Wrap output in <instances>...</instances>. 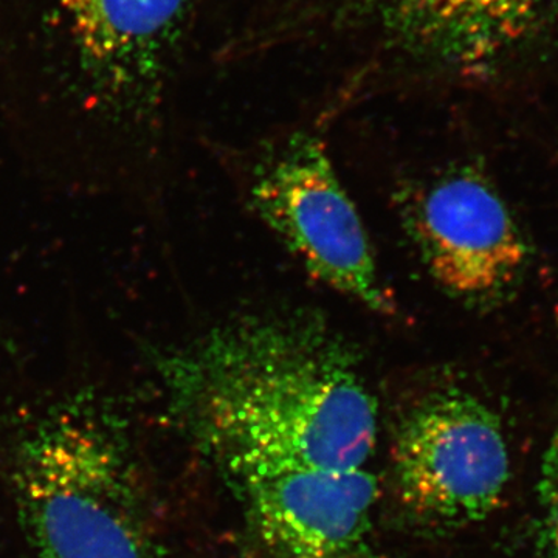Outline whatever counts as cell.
<instances>
[{
  "mask_svg": "<svg viewBox=\"0 0 558 558\" xmlns=\"http://www.w3.org/2000/svg\"><path fill=\"white\" fill-rule=\"evenodd\" d=\"M140 349L171 413L233 469H365L376 449V400L357 354L318 319L247 315Z\"/></svg>",
  "mask_w": 558,
  "mask_h": 558,
  "instance_id": "1",
  "label": "cell"
},
{
  "mask_svg": "<svg viewBox=\"0 0 558 558\" xmlns=\"http://www.w3.org/2000/svg\"><path fill=\"white\" fill-rule=\"evenodd\" d=\"M201 0H0V70L47 112L137 143L156 130Z\"/></svg>",
  "mask_w": 558,
  "mask_h": 558,
  "instance_id": "2",
  "label": "cell"
},
{
  "mask_svg": "<svg viewBox=\"0 0 558 558\" xmlns=\"http://www.w3.org/2000/svg\"><path fill=\"white\" fill-rule=\"evenodd\" d=\"M0 348L5 349V351L13 352V354H16L17 352V348L14 347V343L10 340V337H7V333L2 332V329H0Z\"/></svg>",
  "mask_w": 558,
  "mask_h": 558,
  "instance_id": "11",
  "label": "cell"
},
{
  "mask_svg": "<svg viewBox=\"0 0 558 558\" xmlns=\"http://www.w3.org/2000/svg\"><path fill=\"white\" fill-rule=\"evenodd\" d=\"M328 558H388L384 554L377 553V550L371 549L366 543H360L354 548L343 550V553L336 554Z\"/></svg>",
  "mask_w": 558,
  "mask_h": 558,
  "instance_id": "10",
  "label": "cell"
},
{
  "mask_svg": "<svg viewBox=\"0 0 558 558\" xmlns=\"http://www.w3.org/2000/svg\"><path fill=\"white\" fill-rule=\"evenodd\" d=\"M250 513L279 558H328L365 543L377 483L365 469L241 465Z\"/></svg>",
  "mask_w": 558,
  "mask_h": 558,
  "instance_id": "7",
  "label": "cell"
},
{
  "mask_svg": "<svg viewBox=\"0 0 558 558\" xmlns=\"http://www.w3.org/2000/svg\"><path fill=\"white\" fill-rule=\"evenodd\" d=\"M400 499L422 519L462 526L486 519L508 486L497 414L465 389H436L400 421L392 446Z\"/></svg>",
  "mask_w": 558,
  "mask_h": 558,
  "instance_id": "5",
  "label": "cell"
},
{
  "mask_svg": "<svg viewBox=\"0 0 558 558\" xmlns=\"http://www.w3.org/2000/svg\"><path fill=\"white\" fill-rule=\"evenodd\" d=\"M550 0H363L384 38L444 68H475L534 31Z\"/></svg>",
  "mask_w": 558,
  "mask_h": 558,
  "instance_id": "8",
  "label": "cell"
},
{
  "mask_svg": "<svg viewBox=\"0 0 558 558\" xmlns=\"http://www.w3.org/2000/svg\"><path fill=\"white\" fill-rule=\"evenodd\" d=\"M538 543L543 558H558V424L543 457L538 480Z\"/></svg>",
  "mask_w": 558,
  "mask_h": 558,
  "instance_id": "9",
  "label": "cell"
},
{
  "mask_svg": "<svg viewBox=\"0 0 558 558\" xmlns=\"http://www.w3.org/2000/svg\"><path fill=\"white\" fill-rule=\"evenodd\" d=\"M250 194L260 219L315 278L369 311L396 314L357 208L318 138H290L260 163Z\"/></svg>",
  "mask_w": 558,
  "mask_h": 558,
  "instance_id": "4",
  "label": "cell"
},
{
  "mask_svg": "<svg viewBox=\"0 0 558 558\" xmlns=\"http://www.w3.org/2000/svg\"><path fill=\"white\" fill-rule=\"evenodd\" d=\"M407 222L429 274L459 300L501 299L526 267L527 245L505 201L470 168L417 191Z\"/></svg>",
  "mask_w": 558,
  "mask_h": 558,
  "instance_id": "6",
  "label": "cell"
},
{
  "mask_svg": "<svg viewBox=\"0 0 558 558\" xmlns=\"http://www.w3.org/2000/svg\"><path fill=\"white\" fill-rule=\"evenodd\" d=\"M9 478L36 558H157L130 425L97 389L61 396L17 429Z\"/></svg>",
  "mask_w": 558,
  "mask_h": 558,
  "instance_id": "3",
  "label": "cell"
}]
</instances>
